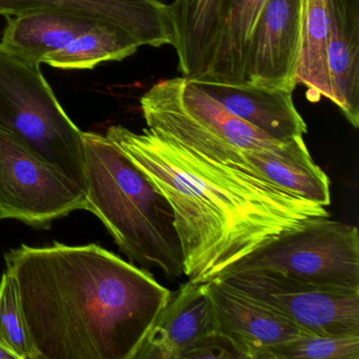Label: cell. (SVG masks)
<instances>
[{
    "instance_id": "21",
    "label": "cell",
    "mask_w": 359,
    "mask_h": 359,
    "mask_svg": "<svg viewBox=\"0 0 359 359\" xmlns=\"http://www.w3.org/2000/svg\"><path fill=\"white\" fill-rule=\"evenodd\" d=\"M0 346L16 359H39L25 319L15 278L8 268L0 280Z\"/></svg>"
},
{
    "instance_id": "5",
    "label": "cell",
    "mask_w": 359,
    "mask_h": 359,
    "mask_svg": "<svg viewBox=\"0 0 359 359\" xmlns=\"http://www.w3.org/2000/svg\"><path fill=\"white\" fill-rule=\"evenodd\" d=\"M140 107L149 129L226 165H249L243 151L274 149L285 144L235 116L182 76L155 83L140 98Z\"/></svg>"
},
{
    "instance_id": "6",
    "label": "cell",
    "mask_w": 359,
    "mask_h": 359,
    "mask_svg": "<svg viewBox=\"0 0 359 359\" xmlns=\"http://www.w3.org/2000/svg\"><path fill=\"white\" fill-rule=\"evenodd\" d=\"M251 271L278 273L319 287L359 291L358 229L329 216L309 218L269 239L219 276Z\"/></svg>"
},
{
    "instance_id": "13",
    "label": "cell",
    "mask_w": 359,
    "mask_h": 359,
    "mask_svg": "<svg viewBox=\"0 0 359 359\" xmlns=\"http://www.w3.org/2000/svg\"><path fill=\"white\" fill-rule=\"evenodd\" d=\"M232 114L279 142L304 137L308 127L293 100V92L251 83L193 81Z\"/></svg>"
},
{
    "instance_id": "11",
    "label": "cell",
    "mask_w": 359,
    "mask_h": 359,
    "mask_svg": "<svg viewBox=\"0 0 359 359\" xmlns=\"http://www.w3.org/2000/svg\"><path fill=\"white\" fill-rule=\"evenodd\" d=\"M217 330L208 283L188 280L171 294L133 359H182L197 341Z\"/></svg>"
},
{
    "instance_id": "18",
    "label": "cell",
    "mask_w": 359,
    "mask_h": 359,
    "mask_svg": "<svg viewBox=\"0 0 359 359\" xmlns=\"http://www.w3.org/2000/svg\"><path fill=\"white\" fill-rule=\"evenodd\" d=\"M266 1L268 0H222L211 64L208 72L196 81L245 83L248 45Z\"/></svg>"
},
{
    "instance_id": "19",
    "label": "cell",
    "mask_w": 359,
    "mask_h": 359,
    "mask_svg": "<svg viewBox=\"0 0 359 359\" xmlns=\"http://www.w3.org/2000/svg\"><path fill=\"white\" fill-rule=\"evenodd\" d=\"M329 15L327 0H304L302 41L296 81L308 89L311 102L327 98L334 104L327 60Z\"/></svg>"
},
{
    "instance_id": "22",
    "label": "cell",
    "mask_w": 359,
    "mask_h": 359,
    "mask_svg": "<svg viewBox=\"0 0 359 359\" xmlns=\"http://www.w3.org/2000/svg\"><path fill=\"white\" fill-rule=\"evenodd\" d=\"M260 359H359V335L302 334L271 346Z\"/></svg>"
},
{
    "instance_id": "1",
    "label": "cell",
    "mask_w": 359,
    "mask_h": 359,
    "mask_svg": "<svg viewBox=\"0 0 359 359\" xmlns=\"http://www.w3.org/2000/svg\"><path fill=\"white\" fill-rule=\"evenodd\" d=\"M39 359H133L172 292L100 245H22L5 255Z\"/></svg>"
},
{
    "instance_id": "25",
    "label": "cell",
    "mask_w": 359,
    "mask_h": 359,
    "mask_svg": "<svg viewBox=\"0 0 359 359\" xmlns=\"http://www.w3.org/2000/svg\"><path fill=\"white\" fill-rule=\"evenodd\" d=\"M6 219L5 213H4L3 210L0 209V220Z\"/></svg>"
},
{
    "instance_id": "24",
    "label": "cell",
    "mask_w": 359,
    "mask_h": 359,
    "mask_svg": "<svg viewBox=\"0 0 359 359\" xmlns=\"http://www.w3.org/2000/svg\"><path fill=\"white\" fill-rule=\"evenodd\" d=\"M0 359H16L15 356L4 346H0Z\"/></svg>"
},
{
    "instance_id": "9",
    "label": "cell",
    "mask_w": 359,
    "mask_h": 359,
    "mask_svg": "<svg viewBox=\"0 0 359 359\" xmlns=\"http://www.w3.org/2000/svg\"><path fill=\"white\" fill-rule=\"evenodd\" d=\"M304 0H268L248 45L245 83L294 92Z\"/></svg>"
},
{
    "instance_id": "14",
    "label": "cell",
    "mask_w": 359,
    "mask_h": 359,
    "mask_svg": "<svg viewBox=\"0 0 359 359\" xmlns=\"http://www.w3.org/2000/svg\"><path fill=\"white\" fill-rule=\"evenodd\" d=\"M327 60L334 104L359 127V0H327Z\"/></svg>"
},
{
    "instance_id": "8",
    "label": "cell",
    "mask_w": 359,
    "mask_h": 359,
    "mask_svg": "<svg viewBox=\"0 0 359 359\" xmlns=\"http://www.w3.org/2000/svg\"><path fill=\"white\" fill-rule=\"evenodd\" d=\"M0 209L6 218L46 228L87 210L83 189L0 130Z\"/></svg>"
},
{
    "instance_id": "15",
    "label": "cell",
    "mask_w": 359,
    "mask_h": 359,
    "mask_svg": "<svg viewBox=\"0 0 359 359\" xmlns=\"http://www.w3.org/2000/svg\"><path fill=\"white\" fill-rule=\"evenodd\" d=\"M243 155L250 167L283 190L325 208L331 205L329 176L313 161L304 137Z\"/></svg>"
},
{
    "instance_id": "3",
    "label": "cell",
    "mask_w": 359,
    "mask_h": 359,
    "mask_svg": "<svg viewBox=\"0 0 359 359\" xmlns=\"http://www.w3.org/2000/svg\"><path fill=\"white\" fill-rule=\"evenodd\" d=\"M87 210L133 264L184 276L174 212L165 195L107 135L83 132Z\"/></svg>"
},
{
    "instance_id": "7",
    "label": "cell",
    "mask_w": 359,
    "mask_h": 359,
    "mask_svg": "<svg viewBox=\"0 0 359 359\" xmlns=\"http://www.w3.org/2000/svg\"><path fill=\"white\" fill-rule=\"evenodd\" d=\"M215 279L285 315L306 333L359 335V291L319 287L268 271Z\"/></svg>"
},
{
    "instance_id": "20",
    "label": "cell",
    "mask_w": 359,
    "mask_h": 359,
    "mask_svg": "<svg viewBox=\"0 0 359 359\" xmlns=\"http://www.w3.org/2000/svg\"><path fill=\"white\" fill-rule=\"evenodd\" d=\"M142 47L135 37L113 25H94L69 45L43 58V64L62 70H92L97 65L118 62Z\"/></svg>"
},
{
    "instance_id": "17",
    "label": "cell",
    "mask_w": 359,
    "mask_h": 359,
    "mask_svg": "<svg viewBox=\"0 0 359 359\" xmlns=\"http://www.w3.org/2000/svg\"><path fill=\"white\" fill-rule=\"evenodd\" d=\"M98 22L52 10H36L8 18L0 47L41 65L49 54L62 49Z\"/></svg>"
},
{
    "instance_id": "12",
    "label": "cell",
    "mask_w": 359,
    "mask_h": 359,
    "mask_svg": "<svg viewBox=\"0 0 359 359\" xmlns=\"http://www.w3.org/2000/svg\"><path fill=\"white\" fill-rule=\"evenodd\" d=\"M208 283L218 330L235 344L243 359H260L271 346L306 333L285 315L222 281Z\"/></svg>"
},
{
    "instance_id": "4",
    "label": "cell",
    "mask_w": 359,
    "mask_h": 359,
    "mask_svg": "<svg viewBox=\"0 0 359 359\" xmlns=\"http://www.w3.org/2000/svg\"><path fill=\"white\" fill-rule=\"evenodd\" d=\"M0 130L86 190L83 132L66 114L41 65L0 47Z\"/></svg>"
},
{
    "instance_id": "10",
    "label": "cell",
    "mask_w": 359,
    "mask_h": 359,
    "mask_svg": "<svg viewBox=\"0 0 359 359\" xmlns=\"http://www.w3.org/2000/svg\"><path fill=\"white\" fill-rule=\"evenodd\" d=\"M36 10L119 27L142 47L159 48L173 41L169 5L159 0H0V15L6 18Z\"/></svg>"
},
{
    "instance_id": "2",
    "label": "cell",
    "mask_w": 359,
    "mask_h": 359,
    "mask_svg": "<svg viewBox=\"0 0 359 359\" xmlns=\"http://www.w3.org/2000/svg\"><path fill=\"white\" fill-rule=\"evenodd\" d=\"M107 136L152 180L174 212L184 276L209 283L269 239L327 208L266 180L249 165L208 158L154 130L112 126Z\"/></svg>"
},
{
    "instance_id": "23",
    "label": "cell",
    "mask_w": 359,
    "mask_h": 359,
    "mask_svg": "<svg viewBox=\"0 0 359 359\" xmlns=\"http://www.w3.org/2000/svg\"><path fill=\"white\" fill-rule=\"evenodd\" d=\"M243 359L235 344L217 330L209 335L201 338L188 352L182 359Z\"/></svg>"
},
{
    "instance_id": "16",
    "label": "cell",
    "mask_w": 359,
    "mask_h": 359,
    "mask_svg": "<svg viewBox=\"0 0 359 359\" xmlns=\"http://www.w3.org/2000/svg\"><path fill=\"white\" fill-rule=\"evenodd\" d=\"M222 0H174L169 5L178 70L196 81L208 72L218 32Z\"/></svg>"
}]
</instances>
